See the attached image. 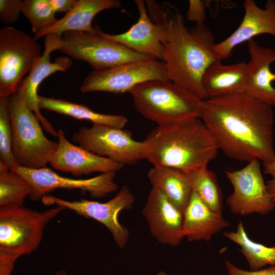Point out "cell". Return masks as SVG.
I'll return each mask as SVG.
<instances>
[{"label":"cell","mask_w":275,"mask_h":275,"mask_svg":"<svg viewBox=\"0 0 275 275\" xmlns=\"http://www.w3.org/2000/svg\"><path fill=\"white\" fill-rule=\"evenodd\" d=\"M244 14L238 27L229 37L215 43L213 53L217 61L228 59L237 45L258 35L268 34L275 37V0L266 1L264 8L255 1L244 2Z\"/></svg>","instance_id":"obj_15"},{"label":"cell","mask_w":275,"mask_h":275,"mask_svg":"<svg viewBox=\"0 0 275 275\" xmlns=\"http://www.w3.org/2000/svg\"><path fill=\"white\" fill-rule=\"evenodd\" d=\"M58 147L50 162L56 170L79 177L94 172H117L124 165L71 143L62 129L58 130Z\"/></svg>","instance_id":"obj_18"},{"label":"cell","mask_w":275,"mask_h":275,"mask_svg":"<svg viewBox=\"0 0 275 275\" xmlns=\"http://www.w3.org/2000/svg\"><path fill=\"white\" fill-rule=\"evenodd\" d=\"M12 132V151L20 166L32 169L50 163L58 143L44 135L36 115L28 105L24 96L16 91L9 97Z\"/></svg>","instance_id":"obj_5"},{"label":"cell","mask_w":275,"mask_h":275,"mask_svg":"<svg viewBox=\"0 0 275 275\" xmlns=\"http://www.w3.org/2000/svg\"><path fill=\"white\" fill-rule=\"evenodd\" d=\"M152 236L159 243L176 246L184 238L183 213L158 189L152 188L143 209Z\"/></svg>","instance_id":"obj_17"},{"label":"cell","mask_w":275,"mask_h":275,"mask_svg":"<svg viewBox=\"0 0 275 275\" xmlns=\"http://www.w3.org/2000/svg\"><path fill=\"white\" fill-rule=\"evenodd\" d=\"M145 3L153 21L161 24L166 32L162 62L170 80L202 100L208 99L202 79L209 66L217 61L212 31L204 23L187 28L180 11L170 3Z\"/></svg>","instance_id":"obj_2"},{"label":"cell","mask_w":275,"mask_h":275,"mask_svg":"<svg viewBox=\"0 0 275 275\" xmlns=\"http://www.w3.org/2000/svg\"><path fill=\"white\" fill-rule=\"evenodd\" d=\"M23 1L0 0V21L6 25L15 23L22 13Z\"/></svg>","instance_id":"obj_30"},{"label":"cell","mask_w":275,"mask_h":275,"mask_svg":"<svg viewBox=\"0 0 275 275\" xmlns=\"http://www.w3.org/2000/svg\"><path fill=\"white\" fill-rule=\"evenodd\" d=\"M147 175L152 188L159 190L183 213L193 192L188 175L177 169L153 166Z\"/></svg>","instance_id":"obj_23"},{"label":"cell","mask_w":275,"mask_h":275,"mask_svg":"<svg viewBox=\"0 0 275 275\" xmlns=\"http://www.w3.org/2000/svg\"><path fill=\"white\" fill-rule=\"evenodd\" d=\"M54 275H68V273L65 270H60L57 271Z\"/></svg>","instance_id":"obj_36"},{"label":"cell","mask_w":275,"mask_h":275,"mask_svg":"<svg viewBox=\"0 0 275 275\" xmlns=\"http://www.w3.org/2000/svg\"><path fill=\"white\" fill-rule=\"evenodd\" d=\"M32 184L12 171L0 172V206H22L33 191Z\"/></svg>","instance_id":"obj_27"},{"label":"cell","mask_w":275,"mask_h":275,"mask_svg":"<svg viewBox=\"0 0 275 275\" xmlns=\"http://www.w3.org/2000/svg\"><path fill=\"white\" fill-rule=\"evenodd\" d=\"M73 142L98 155L123 165H133L143 159L142 142L132 139L126 130L107 125L92 124L74 132Z\"/></svg>","instance_id":"obj_10"},{"label":"cell","mask_w":275,"mask_h":275,"mask_svg":"<svg viewBox=\"0 0 275 275\" xmlns=\"http://www.w3.org/2000/svg\"><path fill=\"white\" fill-rule=\"evenodd\" d=\"M19 257L16 254L0 249V275H11L15 262Z\"/></svg>","instance_id":"obj_33"},{"label":"cell","mask_w":275,"mask_h":275,"mask_svg":"<svg viewBox=\"0 0 275 275\" xmlns=\"http://www.w3.org/2000/svg\"><path fill=\"white\" fill-rule=\"evenodd\" d=\"M129 93L136 111L157 125L200 118L202 100L172 81H147Z\"/></svg>","instance_id":"obj_4"},{"label":"cell","mask_w":275,"mask_h":275,"mask_svg":"<svg viewBox=\"0 0 275 275\" xmlns=\"http://www.w3.org/2000/svg\"><path fill=\"white\" fill-rule=\"evenodd\" d=\"M231 224L222 214L211 210L193 190L183 212L182 233L190 242L209 241L212 236L229 227Z\"/></svg>","instance_id":"obj_20"},{"label":"cell","mask_w":275,"mask_h":275,"mask_svg":"<svg viewBox=\"0 0 275 275\" xmlns=\"http://www.w3.org/2000/svg\"><path fill=\"white\" fill-rule=\"evenodd\" d=\"M67 31L61 36L59 50L77 60L88 63L94 70H103L124 63L151 59L101 34Z\"/></svg>","instance_id":"obj_7"},{"label":"cell","mask_w":275,"mask_h":275,"mask_svg":"<svg viewBox=\"0 0 275 275\" xmlns=\"http://www.w3.org/2000/svg\"><path fill=\"white\" fill-rule=\"evenodd\" d=\"M152 80H170L165 64L150 59L93 70L85 79L80 90L82 93L103 91L121 94Z\"/></svg>","instance_id":"obj_9"},{"label":"cell","mask_w":275,"mask_h":275,"mask_svg":"<svg viewBox=\"0 0 275 275\" xmlns=\"http://www.w3.org/2000/svg\"><path fill=\"white\" fill-rule=\"evenodd\" d=\"M263 172L269 175L270 179L266 182L272 202L275 206V161L263 162Z\"/></svg>","instance_id":"obj_34"},{"label":"cell","mask_w":275,"mask_h":275,"mask_svg":"<svg viewBox=\"0 0 275 275\" xmlns=\"http://www.w3.org/2000/svg\"><path fill=\"white\" fill-rule=\"evenodd\" d=\"M0 162L11 170L20 166L12 151V132L9 109V97H0Z\"/></svg>","instance_id":"obj_29"},{"label":"cell","mask_w":275,"mask_h":275,"mask_svg":"<svg viewBox=\"0 0 275 275\" xmlns=\"http://www.w3.org/2000/svg\"><path fill=\"white\" fill-rule=\"evenodd\" d=\"M250 60L248 64V81L245 92L253 97L275 106V73L270 65L275 62V49L259 45L253 39L248 42Z\"/></svg>","instance_id":"obj_19"},{"label":"cell","mask_w":275,"mask_h":275,"mask_svg":"<svg viewBox=\"0 0 275 275\" xmlns=\"http://www.w3.org/2000/svg\"><path fill=\"white\" fill-rule=\"evenodd\" d=\"M207 3L204 1L189 0L186 13L187 19L195 22L196 24L204 23Z\"/></svg>","instance_id":"obj_31"},{"label":"cell","mask_w":275,"mask_h":275,"mask_svg":"<svg viewBox=\"0 0 275 275\" xmlns=\"http://www.w3.org/2000/svg\"><path fill=\"white\" fill-rule=\"evenodd\" d=\"M56 12L68 13L75 6L77 0H49Z\"/></svg>","instance_id":"obj_35"},{"label":"cell","mask_w":275,"mask_h":275,"mask_svg":"<svg viewBox=\"0 0 275 275\" xmlns=\"http://www.w3.org/2000/svg\"><path fill=\"white\" fill-rule=\"evenodd\" d=\"M22 13L29 21L35 34L54 24L58 20L49 0H25Z\"/></svg>","instance_id":"obj_28"},{"label":"cell","mask_w":275,"mask_h":275,"mask_svg":"<svg viewBox=\"0 0 275 275\" xmlns=\"http://www.w3.org/2000/svg\"><path fill=\"white\" fill-rule=\"evenodd\" d=\"M66 209L38 211L22 206H0V249L29 255L38 248L48 223Z\"/></svg>","instance_id":"obj_6"},{"label":"cell","mask_w":275,"mask_h":275,"mask_svg":"<svg viewBox=\"0 0 275 275\" xmlns=\"http://www.w3.org/2000/svg\"><path fill=\"white\" fill-rule=\"evenodd\" d=\"M259 161L254 159L240 170L225 172L233 187V192L227 198L226 202L235 214L256 213L265 215L274 209Z\"/></svg>","instance_id":"obj_12"},{"label":"cell","mask_w":275,"mask_h":275,"mask_svg":"<svg viewBox=\"0 0 275 275\" xmlns=\"http://www.w3.org/2000/svg\"><path fill=\"white\" fill-rule=\"evenodd\" d=\"M61 38V36L54 34L46 36L42 56L35 62L17 90L24 96L28 105L36 115L43 129L56 137H58V131L40 113L37 89L47 77L58 71L65 72L71 67L72 60L66 56L59 57L53 62L50 61L51 53L59 48Z\"/></svg>","instance_id":"obj_14"},{"label":"cell","mask_w":275,"mask_h":275,"mask_svg":"<svg viewBox=\"0 0 275 275\" xmlns=\"http://www.w3.org/2000/svg\"><path fill=\"white\" fill-rule=\"evenodd\" d=\"M157 275H168V274L165 271H160L158 272Z\"/></svg>","instance_id":"obj_37"},{"label":"cell","mask_w":275,"mask_h":275,"mask_svg":"<svg viewBox=\"0 0 275 275\" xmlns=\"http://www.w3.org/2000/svg\"><path fill=\"white\" fill-rule=\"evenodd\" d=\"M121 5L118 0H77L69 12L51 26L35 34L34 37L37 40L51 34L61 36L67 31L97 33L99 29L92 25L94 17L103 10L120 8Z\"/></svg>","instance_id":"obj_21"},{"label":"cell","mask_w":275,"mask_h":275,"mask_svg":"<svg viewBox=\"0 0 275 275\" xmlns=\"http://www.w3.org/2000/svg\"><path fill=\"white\" fill-rule=\"evenodd\" d=\"M41 200L45 205L56 204L103 224L120 248H123L128 240L129 232L118 219L119 213L131 209L135 202L134 196L126 185H123L114 198L105 203L84 199L70 201L49 195L44 196Z\"/></svg>","instance_id":"obj_11"},{"label":"cell","mask_w":275,"mask_h":275,"mask_svg":"<svg viewBox=\"0 0 275 275\" xmlns=\"http://www.w3.org/2000/svg\"><path fill=\"white\" fill-rule=\"evenodd\" d=\"M187 174L193 190L211 210L222 214V193L215 173L207 166Z\"/></svg>","instance_id":"obj_26"},{"label":"cell","mask_w":275,"mask_h":275,"mask_svg":"<svg viewBox=\"0 0 275 275\" xmlns=\"http://www.w3.org/2000/svg\"><path fill=\"white\" fill-rule=\"evenodd\" d=\"M272 107L245 91L202 100L200 118L229 158L274 162Z\"/></svg>","instance_id":"obj_1"},{"label":"cell","mask_w":275,"mask_h":275,"mask_svg":"<svg viewBox=\"0 0 275 275\" xmlns=\"http://www.w3.org/2000/svg\"><path fill=\"white\" fill-rule=\"evenodd\" d=\"M248 74L245 62L225 65L215 61L205 71L202 84L208 98L238 93L246 91Z\"/></svg>","instance_id":"obj_22"},{"label":"cell","mask_w":275,"mask_h":275,"mask_svg":"<svg viewBox=\"0 0 275 275\" xmlns=\"http://www.w3.org/2000/svg\"><path fill=\"white\" fill-rule=\"evenodd\" d=\"M12 171L32 184L34 189L29 197L35 201L57 188L78 189L88 191L92 197L96 198L105 197L118 188L114 181L116 172L102 173L89 179H75L62 177L46 167L32 169L19 166Z\"/></svg>","instance_id":"obj_13"},{"label":"cell","mask_w":275,"mask_h":275,"mask_svg":"<svg viewBox=\"0 0 275 275\" xmlns=\"http://www.w3.org/2000/svg\"><path fill=\"white\" fill-rule=\"evenodd\" d=\"M225 264L227 275H275V266L248 271L237 267L229 260H226Z\"/></svg>","instance_id":"obj_32"},{"label":"cell","mask_w":275,"mask_h":275,"mask_svg":"<svg viewBox=\"0 0 275 275\" xmlns=\"http://www.w3.org/2000/svg\"><path fill=\"white\" fill-rule=\"evenodd\" d=\"M224 235L240 248L250 270H257L267 266H275V246H267L250 238L242 223L239 221L235 231L225 232Z\"/></svg>","instance_id":"obj_25"},{"label":"cell","mask_w":275,"mask_h":275,"mask_svg":"<svg viewBox=\"0 0 275 275\" xmlns=\"http://www.w3.org/2000/svg\"><path fill=\"white\" fill-rule=\"evenodd\" d=\"M139 12L138 21L126 32L110 35L101 32L104 37L120 43L131 50L151 59L163 61V43L166 38L163 26L152 21L148 16L145 1L135 0Z\"/></svg>","instance_id":"obj_16"},{"label":"cell","mask_w":275,"mask_h":275,"mask_svg":"<svg viewBox=\"0 0 275 275\" xmlns=\"http://www.w3.org/2000/svg\"><path fill=\"white\" fill-rule=\"evenodd\" d=\"M42 55L34 37L12 26L0 30V97H9L17 91Z\"/></svg>","instance_id":"obj_8"},{"label":"cell","mask_w":275,"mask_h":275,"mask_svg":"<svg viewBox=\"0 0 275 275\" xmlns=\"http://www.w3.org/2000/svg\"><path fill=\"white\" fill-rule=\"evenodd\" d=\"M142 143L143 158L153 166L177 169L186 174L207 167L219 149L199 117L157 125Z\"/></svg>","instance_id":"obj_3"},{"label":"cell","mask_w":275,"mask_h":275,"mask_svg":"<svg viewBox=\"0 0 275 275\" xmlns=\"http://www.w3.org/2000/svg\"><path fill=\"white\" fill-rule=\"evenodd\" d=\"M38 104L40 109L53 111L78 119L89 120L92 124L123 129L128 121L123 115L99 113L85 105L54 97L38 95Z\"/></svg>","instance_id":"obj_24"}]
</instances>
